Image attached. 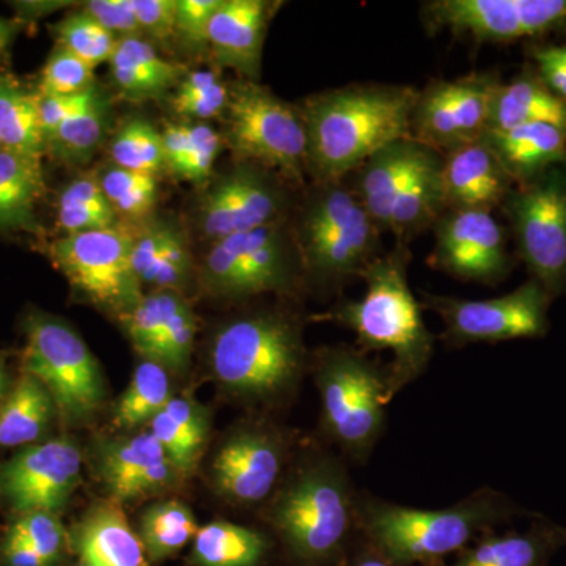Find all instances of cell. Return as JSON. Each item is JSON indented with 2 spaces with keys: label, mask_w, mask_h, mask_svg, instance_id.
Returning <instances> with one entry per match:
<instances>
[{
  "label": "cell",
  "mask_w": 566,
  "mask_h": 566,
  "mask_svg": "<svg viewBox=\"0 0 566 566\" xmlns=\"http://www.w3.org/2000/svg\"><path fill=\"white\" fill-rule=\"evenodd\" d=\"M0 144L3 150L41 159L43 132L39 117V95L11 77H0Z\"/></svg>",
  "instance_id": "cell-36"
},
{
  "label": "cell",
  "mask_w": 566,
  "mask_h": 566,
  "mask_svg": "<svg viewBox=\"0 0 566 566\" xmlns=\"http://www.w3.org/2000/svg\"><path fill=\"white\" fill-rule=\"evenodd\" d=\"M428 32L476 43H510L566 28V0H431L422 7Z\"/></svg>",
  "instance_id": "cell-16"
},
{
  "label": "cell",
  "mask_w": 566,
  "mask_h": 566,
  "mask_svg": "<svg viewBox=\"0 0 566 566\" xmlns=\"http://www.w3.org/2000/svg\"><path fill=\"white\" fill-rule=\"evenodd\" d=\"M57 415L54 400L39 379L20 376L0 405V446H32L50 428Z\"/></svg>",
  "instance_id": "cell-34"
},
{
  "label": "cell",
  "mask_w": 566,
  "mask_h": 566,
  "mask_svg": "<svg viewBox=\"0 0 566 566\" xmlns=\"http://www.w3.org/2000/svg\"><path fill=\"white\" fill-rule=\"evenodd\" d=\"M197 318L191 305L186 303L170 319L164 331L161 340L156 345L151 359L161 364L169 371L181 374L191 363L193 344H196Z\"/></svg>",
  "instance_id": "cell-46"
},
{
  "label": "cell",
  "mask_w": 566,
  "mask_h": 566,
  "mask_svg": "<svg viewBox=\"0 0 566 566\" xmlns=\"http://www.w3.org/2000/svg\"><path fill=\"white\" fill-rule=\"evenodd\" d=\"M424 148L415 139L395 140L348 175L352 177L348 185L382 233L387 230L395 200L422 158Z\"/></svg>",
  "instance_id": "cell-25"
},
{
  "label": "cell",
  "mask_w": 566,
  "mask_h": 566,
  "mask_svg": "<svg viewBox=\"0 0 566 566\" xmlns=\"http://www.w3.org/2000/svg\"><path fill=\"white\" fill-rule=\"evenodd\" d=\"M109 63L114 84L134 102L158 98L185 77L180 65L163 59L150 41L140 36L118 39Z\"/></svg>",
  "instance_id": "cell-30"
},
{
  "label": "cell",
  "mask_w": 566,
  "mask_h": 566,
  "mask_svg": "<svg viewBox=\"0 0 566 566\" xmlns=\"http://www.w3.org/2000/svg\"><path fill=\"white\" fill-rule=\"evenodd\" d=\"M111 156L115 166L134 172L158 175L166 169L163 134L144 118H132L112 140Z\"/></svg>",
  "instance_id": "cell-40"
},
{
  "label": "cell",
  "mask_w": 566,
  "mask_h": 566,
  "mask_svg": "<svg viewBox=\"0 0 566 566\" xmlns=\"http://www.w3.org/2000/svg\"><path fill=\"white\" fill-rule=\"evenodd\" d=\"M109 102L98 87H93L87 102L62 123L50 139L44 153L66 164L91 161L107 132Z\"/></svg>",
  "instance_id": "cell-35"
},
{
  "label": "cell",
  "mask_w": 566,
  "mask_h": 566,
  "mask_svg": "<svg viewBox=\"0 0 566 566\" xmlns=\"http://www.w3.org/2000/svg\"><path fill=\"white\" fill-rule=\"evenodd\" d=\"M185 304L182 294L150 292L142 296L139 303L128 315L123 316L126 334L144 359H151L153 352L161 340L164 331Z\"/></svg>",
  "instance_id": "cell-39"
},
{
  "label": "cell",
  "mask_w": 566,
  "mask_h": 566,
  "mask_svg": "<svg viewBox=\"0 0 566 566\" xmlns=\"http://www.w3.org/2000/svg\"><path fill=\"white\" fill-rule=\"evenodd\" d=\"M132 264L142 289L151 292L181 294L191 283V249L172 222H153L134 238Z\"/></svg>",
  "instance_id": "cell-26"
},
{
  "label": "cell",
  "mask_w": 566,
  "mask_h": 566,
  "mask_svg": "<svg viewBox=\"0 0 566 566\" xmlns=\"http://www.w3.org/2000/svg\"><path fill=\"white\" fill-rule=\"evenodd\" d=\"M281 6L268 0H221L208 29V46L218 65L237 71L245 81H259L268 25Z\"/></svg>",
  "instance_id": "cell-21"
},
{
  "label": "cell",
  "mask_w": 566,
  "mask_h": 566,
  "mask_svg": "<svg viewBox=\"0 0 566 566\" xmlns=\"http://www.w3.org/2000/svg\"><path fill=\"white\" fill-rule=\"evenodd\" d=\"M142 35L170 43L177 39V0H133Z\"/></svg>",
  "instance_id": "cell-49"
},
{
  "label": "cell",
  "mask_w": 566,
  "mask_h": 566,
  "mask_svg": "<svg viewBox=\"0 0 566 566\" xmlns=\"http://www.w3.org/2000/svg\"><path fill=\"white\" fill-rule=\"evenodd\" d=\"M14 32L13 24L11 22L2 20L0 18V43H7L9 41L11 33Z\"/></svg>",
  "instance_id": "cell-59"
},
{
  "label": "cell",
  "mask_w": 566,
  "mask_h": 566,
  "mask_svg": "<svg viewBox=\"0 0 566 566\" xmlns=\"http://www.w3.org/2000/svg\"><path fill=\"white\" fill-rule=\"evenodd\" d=\"M2 150H3V147H2V144H0V151H2Z\"/></svg>",
  "instance_id": "cell-61"
},
{
  "label": "cell",
  "mask_w": 566,
  "mask_h": 566,
  "mask_svg": "<svg viewBox=\"0 0 566 566\" xmlns=\"http://www.w3.org/2000/svg\"><path fill=\"white\" fill-rule=\"evenodd\" d=\"M221 134L211 126L191 125V142H189L188 155L177 177L181 180L202 182L210 177L212 166L221 151Z\"/></svg>",
  "instance_id": "cell-47"
},
{
  "label": "cell",
  "mask_w": 566,
  "mask_h": 566,
  "mask_svg": "<svg viewBox=\"0 0 566 566\" xmlns=\"http://www.w3.org/2000/svg\"><path fill=\"white\" fill-rule=\"evenodd\" d=\"M229 99L230 91L216 71H193L178 84L172 107L181 117L208 120L221 117Z\"/></svg>",
  "instance_id": "cell-42"
},
{
  "label": "cell",
  "mask_w": 566,
  "mask_h": 566,
  "mask_svg": "<svg viewBox=\"0 0 566 566\" xmlns=\"http://www.w3.org/2000/svg\"><path fill=\"white\" fill-rule=\"evenodd\" d=\"M417 95L411 85L349 84L305 99L307 174L315 182L345 180L386 145L412 139Z\"/></svg>",
  "instance_id": "cell-3"
},
{
  "label": "cell",
  "mask_w": 566,
  "mask_h": 566,
  "mask_svg": "<svg viewBox=\"0 0 566 566\" xmlns=\"http://www.w3.org/2000/svg\"><path fill=\"white\" fill-rule=\"evenodd\" d=\"M566 546V526L536 513L524 531L488 532L455 554L430 566H547Z\"/></svg>",
  "instance_id": "cell-23"
},
{
  "label": "cell",
  "mask_w": 566,
  "mask_h": 566,
  "mask_svg": "<svg viewBox=\"0 0 566 566\" xmlns=\"http://www.w3.org/2000/svg\"><path fill=\"white\" fill-rule=\"evenodd\" d=\"M71 553L84 566H150L120 502H96L70 532Z\"/></svg>",
  "instance_id": "cell-24"
},
{
  "label": "cell",
  "mask_w": 566,
  "mask_h": 566,
  "mask_svg": "<svg viewBox=\"0 0 566 566\" xmlns=\"http://www.w3.org/2000/svg\"><path fill=\"white\" fill-rule=\"evenodd\" d=\"M163 134L164 161L166 170L178 174L188 155L189 142H191V125H166Z\"/></svg>",
  "instance_id": "cell-55"
},
{
  "label": "cell",
  "mask_w": 566,
  "mask_h": 566,
  "mask_svg": "<svg viewBox=\"0 0 566 566\" xmlns=\"http://www.w3.org/2000/svg\"><path fill=\"white\" fill-rule=\"evenodd\" d=\"M22 371L39 379L69 424L95 419L106 400L102 368L80 334L57 316L33 311L22 323Z\"/></svg>",
  "instance_id": "cell-8"
},
{
  "label": "cell",
  "mask_w": 566,
  "mask_h": 566,
  "mask_svg": "<svg viewBox=\"0 0 566 566\" xmlns=\"http://www.w3.org/2000/svg\"><path fill=\"white\" fill-rule=\"evenodd\" d=\"M92 85L88 91L77 93V95L69 96H43L39 95V117L41 132H43L44 142L50 139L52 134L61 128L63 122L70 118L82 104L87 102L88 95H91ZM46 148V147H44Z\"/></svg>",
  "instance_id": "cell-52"
},
{
  "label": "cell",
  "mask_w": 566,
  "mask_h": 566,
  "mask_svg": "<svg viewBox=\"0 0 566 566\" xmlns=\"http://www.w3.org/2000/svg\"><path fill=\"white\" fill-rule=\"evenodd\" d=\"M553 297L538 282L528 279L504 296L463 300L444 294L422 293V308L444 324L441 340L458 349L475 344L542 338L549 331Z\"/></svg>",
  "instance_id": "cell-13"
},
{
  "label": "cell",
  "mask_w": 566,
  "mask_h": 566,
  "mask_svg": "<svg viewBox=\"0 0 566 566\" xmlns=\"http://www.w3.org/2000/svg\"><path fill=\"white\" fill-rule=\"evenodd\" d=\"M348 566H394L387 562L381 554L376 553L374 547L368 546L367 543L360 538L354 549L352 558H349Z\"/></svg>",
  "instance_id": "cell-57"
},
{
  "label": "cell",
  "mask_w": 566,
  "mask_h": 566,
  "mask_svg": "<svg viewBox=\"0 0 566 566\" xmlns=\"http://www.w3.org/2000/svg\"><path fill=\"white\" fill-rule=\"evenodd\" d=\"M442 156L446 210L493 212L515 186L483 139Z\"/></svg>",
  "instance_id": "cell-22"
},
{
  "label": "cell",
  "mask_w": 566,
  "mask_h": 566,
  "mask_svg": "<svg viewBox=\"0 0 566 566\" xmlns=\"http://www.w3.org/2000/svg\"><path fill=\"white\" fill-rule=\"evenodd\" d=\"M294 455L293 434L281 424L264 416L243 420L216 450L212 486L230 505L263 509L281 486Z\"/></svg>",
  "instance_id": "cell-12"
},
{
  "label": "cell",
  "mask_w": 566,
  "mask_h": 566,
  "mask_svg": "<svg viewBox=\"0 0 566 566\" xmlns=\"http://www.w3.org/2000/svg\"><path fill=\"white\" fill-rule=\"evenodd\" d=\"M170 371L155 360L144 359L134 368L128 389L114 409V427L133 431L150 423L174 398Z\"/></svg>",
  "instance_id": "cell-38"
},
{
  "label": "cell",
  "mask_w": 566,
  "mask_h": 566,
  "mask_svg": "<svg viewBox=\"0 0 566 566\" xmlns=\"http://www.w3.org/2000/svg\"><path fill=\"white\" fill-rule=\"evenodd\" d=\"M226 142L240 163H252L303 182L307 174V134L297 107L282 102L259 82L230 88Z\"/></svg>",
  "instance_id": "cell-10"
},
{
  "label": "cell",
  "mask_w": 566,
  "mask_h": 566,
  "mask_svg": "<svg viewBox=\"0 0 566 566\" xmlns=\"http://www.w3.org/2000/svg\"><path fill=\"white\" fill-rule=\"evenodd\" d=\"M427 263L458 281L495 286L512 273L506 233L490 211L446 210L433 226Z\"/></svg>",
  "instance_id": "cell-17"
},
{
  "label": "cell",
  "mask_w": 566,
  "mask_h": 566,
  "mask_svg": "<svg viewBox=\"0 0 566 566\" xmlns=\"http://www.w3.org/2000/svg\"><path fill=\"white\" fill-rule=\"evenodd\" d=\"M531 55L536 74L566 102V44L534 48Z\"/></svg>",
  "instance_id": "cell-53"
},
{
  "label": "cell",
  "mask_w": 566,
  "mask_h": 566,
  "mask_svg": "<svg viewBox=\"0 0 566 566\" xmlns=\"http://www.w3.org/2000/svg\"><path fill=\"white\" fill-rule=\"evenodd\" d=\"M483 140L515 185L566 164V132L557 126L534 123L488 132Z\"/></svg>",
  "instance_id": "cell-28"
},
{
  "label": "cell",
  "mask_w": 566,
  "mask_h": 566,
  "mask_svg": "<svg viewBox=\"0 0 566 566\" xmlns=\"http://www.w3.org/2000/svg\"><path fill=\"white\" fill-rule=\"evenodd\" d=\"M52 32L57 36L61 48L73 52L93 69L109 62L118 43L117 36L107 32L84 11L70 14L65 20L57 22Z\"/></svg>",
  "instance_id": "cell-43"
},
{
  "label": "cell",
  "mask_w": 566,
  "mask_h": 566,
  "mask_svg": "<svg viewBox=\"0 0 566 566\" xmlns=\"http://www.w3.org/2000/svg\"><path fill=\"white\" fill-rule=\"evenodd\" d=\"M117 212L112 208H95L87 205L57 207V223L65 234L92 232L115 226Z\"/></svg>",
  "instance_id": "cell-51"
},
{
  "label": "cell",
  "mask_w": 566,
  "mask_h": 566,
  "mask_svg": "<svg viewBox=\"0 0 566 566\" xmlns=\"http://www.w3.org/2000/svg\"><path fill=\"white\" fill-rule=\"evenodd\" d=\"M442 159L444 156L433 148H424L422 158L405 182L400 196L390 211L386 232L392 233L397 245L411 243L427 230L433 229L436 221L446 211L442 196Z\"/></svg>",
  "instance_id": "cell-27"
},
{
  "label": "cell",
  "mask_w": 566,
  "mask_h": 566,
  "mask_svg": "<svg viewBox=\"0 0 566 566\" xmlns=\"http://www.w3.org/2000/svg\"><path fill=\"white\" fill-rule=\"evenodd\" d=\"M289 196L277 177L252 163H240L203 197L200 227L205 237L221 241L271 223L285 221Z\"/></svg>",
  "instance_id": "cell-19"
},
{
  "label": "cell",
  "mask_w": 566,
  "mask_h": 566,
  "mask_svg": "<svg viewBox=\"0 0 566 566\" xmlns=\"http://www.w3.org/2000/svg\"><path fill=\"white\" fill-rule=\"evenodd\" d=\"M7 534L31 545L52 566L61 565L70 553V532L57 513L31 512L20 515Z\"/></svg>",
  "instance_id": "cell-44"
},
{
  "label": "cell",
  "mask_w": 566,
  "mask_h": 566,
  "mask_svg": "<svg viewBox=\"0 0 566 566\" xmlns=\"http://www.w3.org/2000/svg\"><path fill=\"white\" fill-rule=\"evenodd\" d=\"M41 159L0 151V232H40L36 202L44 196Z\"/></svg>",
  "instance_id": "cell-32"
},
{
  "label": "cell",
  "mask_w": 566,
  "mask_h": 566,
  "mask_svg": "<svg viewBox=\"0 0 566 566\" xmlns=\"http://www.w3.org/2000/svg\"><path fill=\"white\" fill-rule=\"evenodd\" d=\"M96 468L120 504L167 493L185 479L150 430L98 446Z\"/></svg>",
  "instance_id": "cell-20"
},
{
  "label": "cell",
  "mask_w": 566,
  "mask_h": 566,
  "mask_svg": "<svg viewBox=\"0 0 566 566\" xmlns=\"http://www.w3.org/2000/svg\"><path fill=\"white\" fill-rule=\"evenodd\" d=\"M0 553L7 566H52L31 545L10 534L3 538Z\"/></svg>",
  "instance_id": "cell-56"
},
{
  "label": "cell",
  "mask_w": 566,
  "mask_h": 566,
  "mask_svg": "<svg viewBox=\"0 0 566 566\" xmlns=\"http://www.w3.org/2000/svg\"><path fill=\"white\" fill-rule=\"evenodd\" d=\"M150 431L182 475L192 474L199 464L208 436L210 415L188 395L174 397L150 422Z\"/></svg>",
  "instance_id": "cell-33"
},
{
  "label": "cell",
  "mask_w": 566,
  "mask_h": 566,
  "mask_svg": "<svg viewBox=\"0 0 566 566\" xmlns=\"http://www.w3.org/2000/svg\"><path fill=\"white\" fill-rule=\"evenodd\" d=\"M133 244L128 230L112 226L63 234L48 245V255L77 293L123 318L144 296L133 271Z\"/></svg>",
  "instance_id": "cell-14"
},
{
  "label": "cell",
  "mask_w": 566,
  "mask_h": 566,
  "mask_svg": "<svg viewBox=\"0 0 566 566\" xmlns=\"http://www.w3.org/2000/svg\"><path fill=\"white\" fill-rule=\"evenodd\" d=\"M10 378L7 374L6 359L0 356V398H6L7 394L10 392Z\"/></svg>",
  "instance_id": "cell-58"
},
{
  "label": "cell",
  "mask_w": 566,
  "mask_h": 566,
  "mask_svg": "<svg viewBox=\"0 0 566 566\" xmlns=\"http://www.w3.org/2000/svg\"><path fill=\"white\" fill-rule=\"evenodd\" d=\"M70 205H87L95 208H112L109 200L104 196L99 178L92 175H82L74 178L57 196V207H70ZM114 210V208H112Z\"/></svg>",
  "instance_id": "cell-54"
},
{
  "label": "cell",
  "mask_w": 566,
  "mask_h": 566,
  "mask_svg": "<svg viewBox=\"0 0 566 566\" xmlns=\"http://www.w3.org/2000/svg\"><path fill=\"white\" fill-rule=\"evenodd\" d=\"M80 566H84V565H80Z\"/></svg>",
  "instance_id": "cell-62"
},
{
  "label": "cell",
  "mask_w": 566,
  "mask_h": 566,
  "mask_svg": "<svg viewBox=\"0 0 566 566\" xmlns=\"http://www.w3.org/2000/svg\"><path fill=\"white\" fill-rule=\"evenodd\" d=\"M200 282L226 300L296 294L305 281L293 232L282 221L216 241L205 256Z\"/></svg>",
  "instance_id": "cell-9"
},
{
  "label": "cell",
  "mask_w": 566,
  "mask_h": 566,
  "mask_svg": "<svg viewBox=\"0 0 566 566\" xmlns=\"http://www.w3.org/2000/svg\"><path fill=\"white\" fill-rule=\"evenodd\" d=\"M3 44H6V43H0V50H2V48H3Z\"/></svg>",
  "instance_id": "cell-60"
},
{
  "label": "cell",
  "mask_w": 566,
  "mask_h": 566,
  "mask_svg": "<svg viewBox=\"0 0 566 566\" xmlns=\"http://www.w3.org/2000/svg\"><path fill=\"white\" fill-rule=\"evenodd\" d=\"M319 394L322 441L349 465H365L387 427L389 367L357 346H323L308 368Z\"/></svg>",
  "instance_id": "cell-6"
},
{
  "label": "cell",
  "mask_w": 566,
  "mask_h": 566,
  "mask_svg": "<svg viewBox=\"0 0 566 566\" xmlns=\"http://www.w3.org/2000/svg\"><path fill=\"white\" fill-rule=\"evenodd\" d=\"M208 364L227 397L252 408L274 409L296 397L311 357L300 319L263 308L219 326Z\"/></svg>",
  "instance_id": "cell-5"
},
{
  "label": "cell",
  "mask_w": 566,
  "mask_h": 566,
  "mask_svg": "<svg viewBox=\"0 0 566 566\" xmlns=\"http://www.w3.org/2000/svg\"><path fill=\"white\" fill-rule=\"evenodd\" d=\"M411 252L405 245L379 255L360 275L365 293L360 300H342L315 315L356 334L357 348L368 354L389 352L387 397L392 401L430 367L434 335L423 322L422 305L409 285Z\"/></svg>",
  "instance_id": "cell-4"
},
{
  "label": "cell",
  "mask_w": 566,
  "mask_h": 566,
  "mask_svg": "<svg viewBox=\"0 0 566 566\" xmlns=\"http://www.w3.org/2000/svg\"><path fill=\"white\" fill-rule=\"evenodd\" d=\"M95 69L87 62L59 48L52 52L46 65L41 70L39 95L69 96L88 91L93 84Z\"/></svg>",
  "instance_id": "cell-45"
},
{
  "label": "cell",
  "mask_w": 566,
  "mask_h": 566,
  "mask_svg": "<svg viewBox=\"0 0 566 566\" xmlns=\"http://www.w3.org/2000/svg\"><path fill=\"white\" fill-rule=\"evenodd\" d=\"M221 0H177V39L188 50L208 46V29Z\"/></svg>",
  "instance_id": "cell-48"
},
{
  "label": "cell",
  "mask_w": 566,
  "mask_h": 566,
  "mask_svg": "<svg viewBox=\"0 0 566 566\" xmlns=\"http://www.w3.org/2000/svg\"><path fill=\"white\" fill-rule=\"evenodd\" d=\"M315 185L294 227V244L305 283L340 293L381 255L382 232L346 180Z\"/></svg>",
  "instance_id": "cell-7"
},
{
  "label": "cell",
  "mask_w": 566,
  "mask_h": 566,
  "mask_svg": "<svg viewBox=\"0 0 566 566\" xmlns=\"http://www.w3.org/2000/svg\"><path fill=\"white\" fill-rule=\"evenodd\" d=\"M349 469L323 441L296 452L262 512L282 566H348L360 542Z\"/></svg>",
  "instance_id": "cell-1"
},
{
  "label": "cell",
  "mask_w": 566,
  "mask_h": 566,
  "mask_svg": "<svg viewBox=\"0 0 566 566\" xmlns=\"http://www.w3.org/2000/svg\"><path fill=\"white\" fill-rule=\"evenodd\" d=\"M104 196L107 197L117 216L142 219L155 207L158 199L156 175L134 172L112 166L99 178Z\"/></svg>",
  "instance_id": "cell-41"
},
{
  "label": "cell",
  "mask_w": 566,
  "mask_h": 566,
  "mask_svg": "<svg viewBox=\"0 0 566 566\" xmlns=\"http://www.w3.org/2000/svg\"><path fill=\"white\" fill-rule=\"evenodd\" d=\"M82 11L102 24L114 36L120 35V39L140 36L142 39L133 0H91V2L84 3Z\"/></svg>",
  "instance_id": "cell-50"
},
{
  "label": "cell",
  "mask_w": 566,
  "mask_h": 566,
  "mask_svg": "<svg viewBox=\"0 0 566 566\" xmlns=\"http://www.w3.org/2000/svg\"><path fill=\"white\" fill-rule=\"evenodd\" d=\"M82 453L70 438L25 447L0 465V497L24 515L59 513L81 483Z\"/></svg>",
  "instance_id": "cell-18"
},
{
  "label": "cell",
  "mask_w": 566,
  "mask_h": 566,
  "mask_svg": "<svg viewBox=\"0 0 566 566\" xmlns=\"http://www.w3.org/2000/svg\"><path fill=\"white\" fill-rule=\"evenodd\" d=\"M535 515L490 486L436 510L395 504L365 490L357 495L360 538L394 566L439 564L488 532Z\"/></svg>",
  "instance_id": "cell-2"
},
{
  "label": "cell",
  "mask_w": 566,
  "mask_h": 566,
  "mask_svg": "<svg viewBox=\"0 0 566 566\" xmlns=\"http://www.w3.org/2000/svg\"><path fill=\"white\" fill-rule=\"evenodd\" d=\"M501 208L532 281L566 294V164L513 186Z\"/></svg>",
  "instance_id": "cell-11"
},
{
  "label": "cell",
  "mask_w": 566,
  "mask_h": 566,
  "mask_svg": "<svg viewBox=\"0 0 566 566\" xmlns=\"http://www.w3.org/2000/svg\"><path fill=\"white\" fill-rule=\"evenodd\" d=\"M501 85L494 71L428 82L412 109V139L441 155L482 140L490 132Z\"/></svg>",
  "instance_id": "cell-15"
},
{
  "label": "cell",
  "mask_w": 566,
  "mask_h": 566,
  "mask_svg": "<svg viewBox=\"0 0 566 566\" xmlns=\"http://www.w3.org/2000/svg\"><path fill=\"white\" fill-rule=\"evenodd\" d=\"M277 557L268 531L211 521L193 538L189 566H268Z\"/></svg>",
  "instance_id": "cell-29"
},
{
  "label": "cell",
  "mask_w": 566,
  "mask_h": 566,
  "mask_svg": "<svg viewBox=\"0 0 566 566\" xmlns=\"http://www.w3.org/2000/svg\"><path fill=\"white\" fill-rule=\"evenodd\" d=\"M534 123L557 126L566 132L565 99L551 91L532 66L515 80L506 84L502 82L495 96L490 132H504Z\"/></svg>",
  "instance_id": "cell-31"
},
{
  "label": "cell",
  "mask_w": 566,
  "mask_h": 566,
  "mask_svg": "<svg viewBox=\"0 0 566 566\" xmlns=\"http://www.w3.org/2000/svg\"><path fill=\"white\" fill-rule=\"evenodd\" d=\"M199 524L180 501L156 502L140 517L139 538L148 564L161 565L193 542Z\"/></svg>",
  "instance_id": "cell-37"
}]
</instances>
